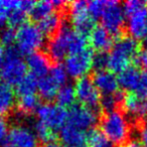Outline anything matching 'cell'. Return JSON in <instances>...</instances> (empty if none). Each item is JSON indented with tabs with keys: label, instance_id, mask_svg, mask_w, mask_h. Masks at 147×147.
<instances>
[{
	"label": "cell",
	"instance_id": "6da1fadb",
	"mask_svg": "<svg viewBox=\"0 0 147 147\" xmlns=\"http://www.w3.org/2000/svg\"><path fill=\"white\" fill-rule=\"evenodd\" d=\"M86 49V36L63 23L61 28L49 39L47 53L51 61L59 63L69 55L80 53Z\"/></svg>",
	"mask_w": 147,
	"mask_h": 147
},
{
	"label": "cell",
	"instance_id": "7a4b0ae2",
	"mask_svg": "<svg viewBox=\"0 0 147 147\" xmlns=\"http://www.w3.org/2000/svg\"><path fill=\"white\" fill-rule=\"evenodd\" d=\"M101 132L110 143L117 146H126L130 142L131 124L121 109L104 112L100 118Z\"/></svg>",
	"mask_w": 147,
	"mask_h": 147
},
{
	"label": "cell",
	"instance_id": "3957f363",
	"mask_svg": "<svg viewBox=\"0 0 147 147\" xmlns=\"http://www.w3.org/2000/svg\"><path fill=\"white\" fill-rule=\"evenodd\" d=\"M139 53L137 40L130 36L122 35L113 43L108 53V67L112 73H121L131 67Z\"/></svg>",
	"mask_w": 147,
	"mask_h": 147
},
{
	"label": "cell",
	"instance_id": "277c9868",
	"mask_svg": "<svg viewBox=\"0 0 147 147\" xmlns=\"http://www.w3.org/2000/svg\"><path fill=\"white\" fill-rule=\"evenodd\" d=\"M26 63L20 57V53L16 47H8L5 51V57L1 67L0 77L4 84L9 86L17 85L26 76Z\"/></svg>",
	"mask_w": 147,
	"mask_h": 147
},
{
	"label": "cell",
	"instance_id": "5b68a950",
	"mask_svg": "<svg viewBox=\"0 0 147 147\" xmlns=\"http://www.w3.org/2000/svg\"><path fill=\"white\" fill-rule=\"evenodd\" d=\"M45 43V35L37 25L25 22L16 31V49L20 53L31 55L39 51Z\"/></svg>",
	"mask_w": 147,
	"mask_h": 147
},
{
	"label": "cell",
	"instance_id": "8992f818",
	"mask_svg": "<svg viewBox=\"0 0 147 147\" xmlns=\"http://www.w3.org/2000/svg\"><path fill=\"white\" fill-rule=\"evenodd\" d=\"M67 15H69L71 19L74 29L85 36L95 27V19L89 13L88 3L86 1L69 2Z\"/></svg>",
	"mask_w": 147,
	"mask_h": 147
},
{
	"label": "cell",
	"instance_id": "52a82bcc",
	"mask_svg": "<svg viewBox=\"0 0 147 147\" xmlns=\"http://www.w3.org/2000/svg\"><path fill=\"white\" fill-rule=\"evenodd\" d=\"M102 26L111 35L122 36L126 22V14L123 6L117 1H107L106 8L101 16Z\"/></svg>",
	"mask_w": 147,
	"mask_h": 147
},
{
	"label": "cell",
	"instance_id": "ba28073f",
	"mask_svg": "<svg viewBox=\"0 0 147 147\" xmlns=\"http://www.w3.org/2000/svg\"><path fill=\"white\" fill-rule=\"evenodd\" d=\"M94 53L91 49H86L80 53L69 55L65 59V69L71 78L81 79L92 69Z\"/></svg>",
	"mask_w": 147,
	"mask_h": 147
},
{
	"label": "cell",
	"instance_id": "9c48e42d",
	"mask_svg": "<svg viewBox=\"0 0 147 147\" xmlns=\"http://www.w3.org/2000/svg\"><path fill=\"white\" fill-rule=\"evenodd\" d=\"M76 98L80 102V105L97 110L101 106V97L95 87L92 79L89 77H83L79 79L75 86Z\"/></svg>",
	"mask_w": 147,
	"mask_h": 147
},
{
	"label": "cell",
	"instance_id": "30bf717a",
	"mask_svg": "<svg viewBox=\"0 0 147 147\" xmlns=\"http://www.w3.org/2000/svg\"><path fill=\"white\" fill-rule=\"evenodd\" d=\"M38 121L49 126L53 130L61 129L67 120V112L65 108L57 104H43L40 105L36 111Z\"/></svg>",
	"mask_w": 147,
	"mask_h": 147
},
{
	"label": "cell",
	"instance_id": "8fae6325",
	"mask_svg": "<svg viewBox=\"0 0 147 147\" xmlns=\"http://www.w3.org/2000/svg\"><path fill=\"white\" fill-rule=\"evenodd\" d=\"M97 122V114L94 110L87 108L82 105H74L67 112V124L79 129L86 131L92 129Z\"/></svg>",
	"mask_w": 147,
	"mask_h": 147
},
{
	"label": "cell",
	"instance_id": "7c38bea8",
	"mask_svg": "<svg viewBox=\"0 0 147 147\" xmlns=\"http://www.w3.org/2000/svg\"><path fill=\"white\" fill-rule=\"evenodd\" d=\"M120 108L125 115H128L131 119L138 122L147 116V99L140 97L134 93L123 95Z\"/></svg>",
	"mask_w": 147,
	"mask_h": 147
},
{
	"label": "cell",
	"instance_id": "4fadbf2b",
	"mask_svg": "<svg viewBox=\"0 0 147 147\" xmlns=\"http://www.w3.org/2000/svg\"><path fill=\"white\" fill-rule=\"evenodd\" d=\"M7 147H36L37 138L33 130L24 125H15L5 140Z\"/></svg>",
	"mask_w": 147,
	"mask_h": 147
},
{
	"label": "cell",
	"instance_id": "5bb4252c",
	"mask_svg": "<svg viewBox=\"0 0 147 147\" xmlns=\"http://www.w3.org/2000/svg\"><path fill=\"white\" fill-rule=\"evenodd\" d=\"M127 17V30L130 37L147 42V4Z\"/></svg>",
	"mask_w": 147,
	"mask_h": 147
},
{
	"label": "cell",
	"instance_id": "9a60e30c",
	"mask_svg": "<svg viewBox=\"0 0 147 147\" xmlns=\"http://www.w3.org/2000/svg\"><path fill=\"white\" fill-rule=\"evenodd\" d=\"M91 79L98 92L103 96H112L120 93L118 78L111 71L107 69L96 71Z\"/></svg>",
	"mask_w": 147,
	"mask_h": 147
},
{
	"label": "cell",
	"instance_id": "2e32d148",
	"mask_svg": "<svg viewBox=\"0 0 147 147\" xmlns=\"http://www.w3.org/2000/svg\"><path fill=\"white\" fill-rule=\"evenodd\" d=\"M51 59L47 53L43 51H35L28 55L26 59V67L29 69V75L34 77L36 80L47 76L51 71Z\"/></svg>",
	"mask_w": 147,
	"mask_h": 147
},
{
	"label": "cell",
	"instance_id": "e0dca14e",
	"mask_svg": "<svg viewBox=\"0 0 147 147\" xmlns=\"http://www.w3.org/2000/svg\"><path fill=\"white\" fill-rule=\"evenodd\" d=\"M59 136L63 142V147L87 146V133L69 124H65L61 129Z\"/></svg>",
	"mask_w": 147,
	"mask_h": 147
},
{
	"label": "cell",
	"instance_id": "ac0fdd59",
	"mask_svg": "<svg viewBox=\"0 0 147 147\" xmlns=\"http://www.w3.org/2000/svg\"><path fill=\"white\" fill-rule=\"evenodd\" d=\"M89 42L93 49L98 53H105L111 49L113 45V37L103 26H95L89 33Z\"/></svg>",
	"mask_w": 147,
	"mask_h": 147
},
{
	"label": "cell",
	"instance_id": "d6986e66",
	"mask_svg": "<svg viewBox=\"0 0 147 147\" xmlns=\"http://www.w3.org/2000/svg\"><path fill=\"white\" fill-rule=\"evenodd\" d=\"M67 16V10L59 11L57 10L47 16L45 18L38 21V28L43 33V35H47L51 38L55 34L65 23V17Z\"/></svg>",
	"mask_w": 147,
	"mask_h": 147
},
{
	"label": "cell",
	"instance_id": "ffe728a7",
	"mask_svg": "<svg viewBox=\"0 0 147 147\" xmlns=\"http://www.w3.org/2000/svg\"><path fill=\"white\" fill-rule=\"evenodd\" d=\"M141 71L135 67H129L119 73L118 82L119 86L126 91H130V93H133L137 86L139 77H140Z\"/></svg>",
	"mask_w": 147,
	"mask_h": 147
},
{
	"label": "cell",
	"instance_id": "44dd1931",
	"mask_svg": "<svg viewBox=\"0 0 147 147\" xmlns=\"http://www.w3.org/2000/svg\"><path fill=\"white\" fill-rule=\"evenodd\" d=\"M59 88L61 86L49 75L37 80V91L39 96L45 100L49 101L55 98Z\"/></svg>",
	"mask_w": 147,
	"mask_h": 147
},
{
	"label": "cell",
	"instance_id": "7402d4cb",
	"mask_svg": "<svg viewBox=\"0 0 147 147\" xmlns=\"http://www.w3.org/2000/svg\"><path fill=\"white\" fill-rule=\"evenodd\" d=\"M14 92L11 87L4 83L0 84V115L9 114L14 107Z\"/></svg>",
	"mask_w": 147,
	"mask_h": 147
},
{
	"label": "cell",
	"instance_id": "603a6c76",
	"mask_svg": "<svg viewBox=\"0 0 147 147\" xmlns=\"http://www.w3.org/2000/svg\"><path fill=\"white\" fill-rule=\"evenodd\" d=\"M17 111L22 115H30L39 108V98L36 95L18 97L16 103Z\"/></svg>",
	"mask_w": 147,
	"mask_h": 147
},
{
	"label": "cell",
	"instance_id": "cb8c5ba5",
	"mask_svg": "<svg viewBox=\"0 0 147 147\" xmlns=\"http://www.w3.org/2000/svg\"><path fill=\"white\" fill-rule=\"evenodd\" d=\"M55 99H57V103L59 106L63 108H67V107L71 108L74 106L75 100L77 99L75 88L71 85H63L59 89Z\"/></svg>",
	"mask_w": 147,
	"mask_h": 147
},
{
	"label": "cell",
	"instance_id": "d4e9b609",
	"mask_svg": "<svg viewBox=\"0 0 147 147\" xmlns=\"http://www.w3.org/2000/svg\"><path fill=\"white\" fill-rule=\"evenodd\" d=\"M55 10L57 8L53 4V1H39L34 3L29 15L33 20L40 21L41 19L45 18Z\"/></svg>",
	"mask_w": 147,
	"mask_h": 147
},
{
	"label": "cell",
	"instance_id": "484cf974",
	"mask_svg": "<svg viewBox=\"0 0 147 147\" xmlns=\"http://www.w3.org/2000/svg\"><path fill=\"white\" fill-rule=\"evenodd\" d=\"M37 90V80L31 75H26L16 85V93L18 97L34 95Z\"/></svg>",
	"mask_w": 147,
	"mask_h": 147
},
{
	"label": "cell",
	"instance_id": "4316f807",
	"mask_svg": "<svg viewBox=\"0 0 147 147\" xmlns=\"http://www.w3.org/2000/svg\"><path fill=\"white\" fill-rule=\"evenodd\" d=\"M33 132L36 136L37 140L41 141L45 144L51 142H55V139L57 138L55 130L51 129L49 126L41 123L40 121H37L33 126Z\"/></svg>",
	"mask_w": 147,
	"mask_h": 147
},
{
	"label": "cell",
	"instance_id": "83f0119b",
	"mask_svg": "<svg viewBox=\"0 0 147 147\" xmlns=\"http://www.w3.org/2000/svg\"><path fill=\"white\" fill-rule=\"evenodd\" d=\"M87 145L89 147H110V142L100 130L92 128L87 133Z\"/></svg>",
	"mask_w": 147,
	"mask_h": 147
},
{
	"label": "cell",
	"instance_id": "f1b7e54d",
	"mask_svg": "<svg viewBox=\"0 0 147 147\" xmlns=\"http://www.w3.org/2000/svg\"><path fill=\"white\" fill-rule=\"evenodd\" d=\"M26 14H27L26 11H24L20 7V1H17V4L15 6V8L12 9L9 12V16H8L9 26L12 27V28H16V27L19 28L20 26H22L25 23V20H26Z\"/></svg>",
	"mask_w": 147,
	"mask_h": 147
},
{
	"label": "cell",
	"instance_id": "f546056e",
	"mask_svg": "<svg viewBox=\"0 0 147 147\" xmlns=\"http://www.w3.org/2000/svg\"><path fill=\"white\" fill-rule=\"evenodd\" d=\"M49 75L59 85V86H63L65 85V82H67V71H65V67L59 63H57V65H53L51 67V71H49Z\"/></svg>",
	"mask_w": 147,
	"mask_h": 147
},
{
	"label": "cell",
	"instance_id": "4dcf8cb0",
	"mask_svg": "<svg viewBox=\"0 0 147 147\" xmlns=\"http://www.w3.org/2000/svg\"><path fill=\"white\" fill-rule=\"evenodd\" d=\"M17 1H0V27L3 26L6 21H8L9 12L15 8Z\"/></svg>",
	"mask_w": 147,
	"mask_h": 147
},
{
	"label": "cell",
	"instance_id": "1f68e13d",
	"mask_svg": "<svg viewBox=\"0 0 147 147\" xmlns=\"http://www.w3.org/2000/svg\"><path fill=\"white\" fill-rule=\"evenodd\" d=\"M16 41V30L12 27H7L1 30L0 32V42L3 45L10 47Z\"/></svg>",
	"mask_w": 147,
	"mask_h": 147
},
{
	"label": "cell",
	"instance_id": "d6a6232c",
	"mask_svg": "<svg viewBox=\"0 0 147 147\" xmlns=\"http://www.w3.org/2000/svg\"><path fill=\"white\" fill-rule=\"evenodd\" d=\"M107 1H91L88 3L89 13L94 19L101 18L105 8H106Z\"/></svg>",
	"mask_w": 147,
	"mask_h": 147
},
{
	"label": "cell",
	"instance_id": "836d02e7",
	"mask_svg": "<svg viewBox=\"0 0 147 147\" xmlns=\"http://www.w3.org/2000/svg\"><path fill=\"white\" fill-rule=\"evenodd\" d=\"M133 93L147 99V71H141L138 83Z\"/></svg>",
	"mask_w": 147,
	"mask_h": 147
},
{
	"label": "cell",
	"instance_id": "e575fe53",
	"mask_svg": "<svg viewBox=\"0 0 147 147\" xmlns=\"http://www.w3.org/2000/svg\"><path fill=\"white\" fill-rule=\"evenodd\" d=\"M146 3L143 1H139V0H130V1H126L123 5V9L124 12L126 14V16L134 13L135 11H137L138 9H140L141 7L145 6Z\"/></svg>",
	"mask_w": 147,
	"mask_h": 147
},
{
	"label": "cell",
	"instance_id": "d590c367",
	"mask_svg": "<svg viewBox=\"0 0 147 147\" xmlns=\"http://www.w3.org/2000/svg\"><path fill=\"white\" fill-rule=\"evenodd\" d=\"M93 67H96L97 71L106 69L108 67V55L105 53H98L96 55H94Z\"/></svg>",
	"mask_w": 147,
	"mask_h": 147
},
{
	"label": "cell",
	"instance_id": "8d00e7d4",
	"mask_svg": "<svg viewBox=\"0 0 147 147\" xmlns=\"http://www.w3.org/2000/svg\"><path fill=\"white\" fill-rule=\"evenodd\" d=\"M8 132V122L4 116L0 115V144L5 142Z\"/></svg>",
	"mask_w": 147,
	"mask_h": 147
},
{
	"label": "cell",
	"instance_id": "74e56055",
	"mask_svg": "<svg viewBox=\"0 0 147 147\" xmlns=\"http://www.w3.org/2000/svg\"><path fill=\"white\" fill-rule=\"evenodd\" d=\"M136 59H137V61L144 67L145 71H147V49L139 51Z\"/></svg>",
	"mask_w": 147,
	"mask_h": 147
},
{
	"label": "cell",
	"instance_id": "f35d334b",
	"mask_svg": "<svg viewBox=\"0 0 147 147\" xmlns=\"http://www.w3.org/2000/svg\"><path fill=\"white\" fill-rule=\"evenodd\" d=\"M139 135L141 142L147 146V123H141L139 125Z\"/></svg>",
	"mask_w": 147,
	"mask_h": 147
},
{
	"label": "cell",
	"instance_id": "ab89813d",
	"mask_svg": "<svg viewBox=\"0 0 147 147\" xmlns=\"http://www.w3.org/2000/svg\"><path fill=\"white\" fill-rule=\"evenodd\" d=\"M125 147H147V146L143 144L141 141L135 140V141H130V142H129Z\"/></svg>",
	"mask_w": 147,
	"mask_h": 147
},
{
	"label": "cell",
	"instance_id": "60d3db41",
	"mask_svg": "<svg viewBox=\"0 0 147 147\" xmlns=\"http://www.w3.org/2000/svg\"><path fill=\"white\" fill-rule=\"evenodd\" d=\"M4 57H5V51L2 45H0V65H2L3 61H4Z\"/></svg>",
	"mask_w": 147,
	"mask_h": 147
},
{
	"label": "cell",
	"instance_id": "b9f144b4",
	"mask_svg": "<svg viewBox=\"0 0 147 147\" xmlns=\"http://www.w3.org/2000/svg\"><path fill=\"white\" fill-rule=\"evenodd\" d=\"M43 147H63V146H61V145H59L55 142H51V143H47V144H45Z\"/></svg>",
	"mask_w": 147,
	"mask_h": 147
}]
</instances>
